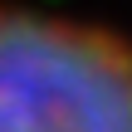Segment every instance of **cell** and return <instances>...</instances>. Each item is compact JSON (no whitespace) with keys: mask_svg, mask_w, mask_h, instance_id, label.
Instances as JSON below:
<instances>
[{"mask_svg":"<svg viewBox=\"0 0 132 132\" xmlns=\"http://www.w3.org/2000/svg\"><path fill=\"white\" fill-rule=\"evenodd\" d=\"M0 132H132V39L0 5Z\"/></svg>","mask_w":132,"mask_h":132,"instance_id":"obj_1","label":"cell"}]
</instances>
